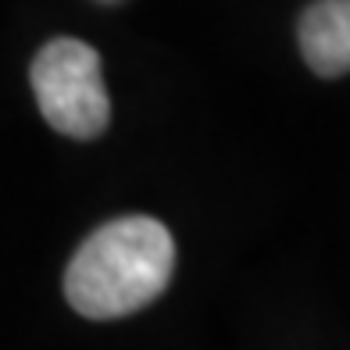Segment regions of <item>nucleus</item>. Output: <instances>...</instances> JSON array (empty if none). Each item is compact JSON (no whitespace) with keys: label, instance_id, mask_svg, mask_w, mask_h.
Returning a JSON list of instances; mask_svg holds the SVG:
<instances>
[{"label":"nucleus","instance_id":"f257e3e1","mask_svg":"<svg viewBox=\"0 0 350 350\" xmlns=\"http://www.w3.org/2000/svg\"><path fill=\"white\" fill-rule=\"evenodd\" d=\"M175 268L172 232L157 218L129 215L100 226L65 268V300L83 318H125L165 293Z\"/></svg>","mask_w":350,"mask_h":350},{"label":"nucleus","instance_id":"f03ea898","mask_svg":"<svg viewBox=\"0 0 350 350\" xmlns=\"http://www.w3.org/2000/svg\"><path fill=\"white\" fill-rule=\"evenodd\" d=\"M36 107L51 129L72 139H93L107 129L111 100L100 75V54L90 43L61 36L33 57Z\"/></svg>","mask_w":350,"mask_h":350},{"label":"nucleus","instance_id":"7ed1b4c3","mask_svg":"<svg viewBox=\"0 0 350 350\" xmlns=\"http://www.w3.org/2000/svg\"><path fill=\"white\" fill-rule=\"evenodd\" d=\"M300 54L322 79L350 72V0H314L297 25Z\"/></svg>","mask_w":350,"mask_h":350}]
</instances>
